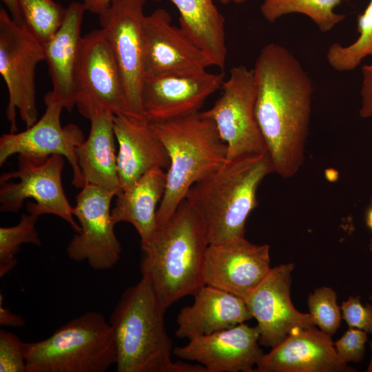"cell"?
I'll return each mask as SVG.
<instances>
[{
	"mask_svg": "<svg viewBox=\"0 0 372 372\" xmlns=\"http://www.w3.org/2000/svg\"><path fill=\"white\" fill-rule=\"evenodd\" d=\"M253 70L256 117L274 172L291 178L304 160L311 79L287 48L273 42L262 48Z\"/></svg>",
	"mask_w": 372,
	"mask_h": 372,
	"instance_id": "1",
	"label": "cell"
},
{
	"mask_svg": "<svg viewBox=\"0 0 372 372\" xmlns=\"http://www.w3.org/2000/svg\"><path fill=\"white\" fill-rule=\"evenodd\" d=\"M209 245L202 218L185 199L148 239L141 241L142 277L165 310L205 285L203 265Z\"/></svg>",
	"mask_w": 372,
	"mask_h": 372,
	"instance_id": "2",
	"label": "cell"
},
{
	"mask_svg": "<svg viewBox=\"0 0 372 372\" xmlns=\"http://www.w3.org/2000/svg\"><path fill=\"white\" fill-rule=\"evenodd\" d=\"M165 311L143 277L122 293L109 321L116 345L117 372H207L200 364L172 361Z\"/></svg>",
	"mask_w": 372,
	"mask_h": 372,
	"instance_id": "3",
	"label": "cell"
},
{
	"mask_svg": "<svg viewBox=\"0 0 372 372\" xmlns=\"http://www.w3.org/2000/svg\"><path fill=\"white\" fill-rule=\"evenodd\" d=\"M272 172L268 153L245 155L227 160L190 187L185 199L202 218L209 244L245 237L246 220L258 205L257 189Z\"/></svg>",
	"mask_w": 372,
	"mask_h": 372,
	"instance_id": "4",
	"label": "cell"
},
{
	"mask_svg": "<svg viewBox=\"0 0 372 372\" xmlns=\"http://www.w3.org/2000/svg\"><path fill=\"white\" fill-rule=\"evenodd\" d=\"M150 123L169 158L165 190L156 212L158 225L171 216L194 183L227 161V149L214 121L200 111Z\"/></svg>",
	"mask_w": 372,
	"mask_h": 372,
	"instance_id": "5",
	"label": "cell"
},
{
	"mask_svg": "<svg viewBox=\"0 0 372 372\" xmlns=\"http://www.w3.org/2000/svg\"><path fill=\"white\" fill-rule=\"evenodd\" d=\"M116 358L113 330L96 311L70 320L44 340L25 342L26 372H105Z\"/></svg>",
	"mask_w": 372,
	"mask_h": 372,
	"instance_id": "6",
	"label": "cell"
},
{
	"mask_svg": "<svg viewBox=\"0 0 372 372\" xmlns=\"http://www.w3.org/2000/svg\"><path fill=\"white\" fill-rule=\"evenodd\" d=\"M43 61H45L44 45L25 25L17 23L1 8L0 73L8 93L6 115L11 133L17 131V111L26 127L37 121L35 72Z\"/></svg>",
	"mask_w": 372,
	"mask_h": 372,
	"instance_id": "7",
	"label": "cell"
},
{
	"mask_svg": "<svg viewBox=\"0 0 372 372\" xmlns=\"http://www.w3.org/2000/svg\"><path fill=\"white\" fill-rule=\"evenodd\" d=\"M74 99L79 112L95 116L130 115L121 73L102 28L82 36L74 71Z\"/></svg>",
	"mask_w": 372,
	"mask_h": 372,
	"instance_id": "8",
	"label": "cell"
},
{
	"mask_svg": "<svg viewBox=\"0 0 372 372\" xmlns=\"http://www.w3.org/2000/svg\"><path fill=\"white\" fill-rule=\"evenodd\" d=\"M64 157L54 154L45 161L36 163L18 156V167L0 176V210L17 213L27 198L28 213L39 216L52 214L66 221L76 233L80 225L74 218V207L65 194L61 180Z\"/></svg>",
	"mask_w": 372,
	"mask_h": 372,
	"instance_id": "9",
	"label": "cell"
},
{
	"mask_svg": "<svg viewBox=\"0 0 372 372\" xmlns=\"http://www.w3.org/2000/svg\"><path fill=\"white\" fill-rule=\"evenodd\" d=\"M221 87V96L203 112L214 121L225 143L227 160L268 153L255 114L254 70L242 65L233 67Z\"/></svg>",
	"mask_w": 372,
	"mask_h": 372,
	"instance_id": "10",
	"label": "cell"
},
{
	"mask_svg": "<svg viewBox=\"0 0 372 372\" xmlns=\"http://www.w3.org/2000/svg\"><path fill=\"white\" fill-rule=\"evenodd\" d=\"M147 0H112L99 15L116 61L129 114L144 118L141 91L145 80L144 6Z\"/></svg>",
	"mask_w": 372,
	"mask_h": 372,
	"instance_id": "11",
	"label": "cell"
},
{
	"mask_svg": "<svg viewBox=\"0 0 372 372\" xmlns=\"http://www.w3.org/2000/svg\"><path fill=\"white\" fill-rule=\"evenodd\" d=\"M117 192L85 184L76 196L74 216L81 231L69 242L66 254L70 259L86 261L94 270H107L119 260L121 245L115 232L111 202Z\"/></svg>",
	"mask_w": 372,
	"mask_h": 372,
	"instance_id": "12",
	"label": "cell"
},
{
	"mask_svg": "<svg viewBox=\"0 0 372 372\" xmlns=\"http://www.w3.org/2000/svg\"><path fill=\"white\" fill-rule=\"evenodd\" d=\"M44 101L45 111L34 124L23 132L1 136L0 165L14 154L36 163L43 162L54 154L61 155L72 167V184L82 188L85 180L76 149L85 140L83 133L76 125H61V114L64 109L62 104L48 99Z\"/></svg>",
	"mask_w": 372,
	"mask_h": 372,
	"instance_id": "13",
	"label": "cell"
},
{
	"mask_svg": "<svg viewBox=\"0 0 372 372\" xmlns=\"http://www.w3.org/2000/svg\"><path fill=\"white\" fill-rule=\"evenodd\" d=\"M224 77L222 72L205 70L145 78L143 116L149 123H158L198 112L205 100L222 87Z\"/></svg>",
	"mask_w": 372,
	"mask_h": 372,
	"instance_id": "14",
	"label": "cell"
},
{
	"mask_svg": "<svg viewBox=\"0 0 372 372\" xmlns=\"http://www.w3.org/2000/svg\"><path fill=\"white\" fill-rule=\"evenodd\" d=\"M294 265L282 264L270 271L245 298L257 322L259 343L273 348L296 327L315 326L311 315L298 311L290 298L291 272Z\"/></svg>",
	"mask_w": 372,
	"mask_h": 372,
	"instance_id": "15",
	"label": "cell"
},
{
	"mask_svg": "<svg viewBox=\"0 0 372 372\" xmlns=\"http://www.w3.org/2000/svg\"><path fill=\"white\" fill-rule=\"evenodd\" d=\"M270 269L269 245L253 244L244 237L209 245L203 265V280L205 285L244 299Z\"/></svg>",
	"mask_w": 372,
	"mask_h": 372,
	"instance_id": "16",
	"label": "cell"
},
{
	"mask_svg": "<svg viewBox=\"0 0 372 372\" xmlns=\"http://www.w3.org/2000/svg\"><path fill=\"white\" fill-rule=\"evenodd\" d=\"M145 78L170 73L207 70L212 63L180 27L172 23L164 8L145 15L143 22Z\"/></svg>",
	"mask_w": 372,
	"mask_h": 372,
	"instance_id": "17",
	"label": "cell"
},
{
	"mask_svg": "<svg viewBox=\"0 0 372 372\" xmlns=\"http://www.w3.org/2000/svg\"><path fill=\"white\" fill-rule=\"evenodd\" d=\"M256 327L241 323L234 327L189 340L174 349V354L195 361L207 372H254L264 353Z\"/></svg>",
	"mask_w": 372,
	"mask_h": 372,
	"instance_id": "18",
	"label": "cell"
},
{
	"mask_svg": "<svg viewBox=\"0 0 372 372\" xmlns=\"http://www.w3.org/2000/svg\"><path fill=\"white\" fill-rule=\"evenodd\" d=\"M331 335L315 326L296 327L256 364L254 372H351L339 358Z\"/></svg>",
	"mask_w": 372,
	"mask_h": 372,
	"instance_id": "19",
	"label": "cell"
},
{
	"mask_svg": "<svg viewBox=\"0 0 372 372\" xmlns=\"http://www.w3.org/2000/svg\"><path fill=\"white\" fill-rule=\"evenodd\" d=\"M113 127L118 144L117 171L122 190L130 187L150 170L168 168L167 152L147 120L116 115L113 118Z\"/></svg>",
	"mask_w": 372,
	"mask_h": 372,
	"instance_id": "20",
	"label": "cell"
},
{
	"mask_svg": "<svg viewBox=\"0 0 372 372\" xmlns=\"http://www.w3.org/2000/svg\"><path fill=\"white\" fill-rule=\"evenodd\" d=\"M193 296V304L178 314L177 338L209 335L253 318L242 298L220 289L205 285Z\"/></svg>",
	"mask_w": 372,
	"mask_h": 372,
	"instance_id": "21",
	"label": "cell"
},
{
	"mask_svg": "<svg viewBox=\"0 0 372 372\" xmlns=\"http://www.w3.org/2000/svg\"><path fill=\"white\" fill-rule=\"evenodd\" d=\"M85 11L83 3H71L61 26L44 45L52 83V90L47 93L44 99L60 103L68 112H71L75 106L74 71Z\"/></svg>",
	"mask_w": 372,
	"mask_h": 372,
	"instance_id": "22",
	"label": "cell"
},
{
	"mask_svg": "<svg viewBox=\"0 0 372 372\" xmlns=\"http://www.w3.org/2000/svg\"><path fill=\"white\" fill-rule=\"evenodd\" d=\"M114 116L92 118L88 136L76 149L85 184L117 192L121 189L117 171V154L113 127Z\"/></svg>",
	"mask_w": 372,
	"mask_h": 372,
	"instance_id": "23",
	"label": "cell"
},
{
	"mask_svg": "<svg viewBox=\"0 0 372 372\" xmlns=\"http://www.w3.org/2000/svg\"><path fill=\"white\" fill-rule=\"evenodd\" d=\"M165 186L166 172L154 169L145 173L130 187L121 189L111 210L114 223H129L138 232L141 241L148 239L157 227V205Z\"/></svg>",
	"mask_w": 372,
	"mask_h": 372,
	"instance_id": "24",
	"label": "cell"
},
{
	"mask_svg": "<svg viewBox=\"0 0 372 372\" xmlns=\"http://www.w3.org/2000/svg\"><path fill=\"white\" fill-rule=\"evenodd\" d=\"M179 12L180 28L222 69L227 59L225 18L214 0H170Z\"/></svg>",
	"mask_w": 372,
	"mask_h": 372,
	"instance_id": "25",
	"label": "cell"
},
{
	"mask_svg": "<svg viewBox=\"0 0 372 372\" xmlns=\"http://www.w3.org/2000/svg\"><path fill=\"white\" fill-rule=\"evenodd\" d=\"M342 0H264L260 6L262 17L274 23L289 14L299 13L310 18L322 32L331 30L344 20L346 15L334 9Z\"/></svg>",
	"mask_w": 372,
	"mask_h": 372,
	"instance_id": "26",
	"label": "cell"
},
{
	"mask_svg": "<svg viewBox=\"0 0 372 372\" xmlns=\"http://www.w3.org/2000/svg\"><path fill=\"white\" fill-rule=\"evenodd\" d=\"M359 37L353 43L343 46L331 44L327 53L329 65L338 72L351 71L357 68L366 57L372 56V0L357 18Z\"/></svg>",
	"mask_w": 372,
	"mask_h": 372,
	"instance_id": "27",
	"label": "cell"
},
{
	"mask_svg": "<svg viewBox=\"0 0 372 372\" xmlns=\"http://www.w3.org/2000/svg\"><path fill=\"white\" fill-rule=\"evenodd\" d=\"M24 25L43 45L61 26L67 8L53 0H18Z\"/></svg>",
	"mask_w": 372,
	"mask_h": 372,
	"instance_id": "28",
	"label": "cell"
},
{
	"mask_svg": "<svg viewBox=\"0 0 372 372\" xmlns=\"http://www.w3.org/2000/svg\"><path fill=\"white\" fill-rule=\"evenodd\" d=\"M39 216L28 213L21 216L19 222L11 227H0V278L17 265V254L23 244L42 245L36 224Z\"/></svg>",
	"mask_w": 372,
	"mask_h": 372,
	"instance_id": "29",
	"label": "cell"
},
{
	"mask_svg": "<svg viewBox=\"0 0 372 372\" xmlns=\"http://www.w3.org/2000/svg\"><path fill=\"white\" fill-rule=\"evenodd\" d=\"M307 304L314 325L324 333L333 335L342 318L335 291L328 287L317 288L309 294Z\"/></svg>",
	"mask_w": 372,
	"mask_h": 372,
	"instance_id": "30",
	"label": "cell"
},
{
	"mask_svg": "<svg viewBox=\"0 0 372 372\" xmlns=\"http://www.w3.org/2000/svg\"><path fill=\"white\" fill-rule=\"evenodd\" d=\"M0 372H26L25 342L5 329L0 330Z\"/></svg>",
	"mask_w": 372,
	"mask_h": 372,
	"instance_id": "31",
	"label": "cell"
},
{
	"mask_svg": "<svg viewBox=\"0 0 372 372\" xmlns=\"http://www.w3.org/2000/svg\"><path fill=\"white\" fill-rule=\"evenodd\" d=\"M366 332L355 328H349L344 335L334 342L335 351L342 362H360L364 354L367 341Z\"/></svg>",
	"mask_w": 372,
	"mask_h": 372,
	"instance_id": "32",
	"label": "cell"
},
{
	"mask_svg": "<svg viewBox=\"0 0 372 372\" xmlns=\"http://www.w3.org/2000/svg\"><path fill=\"white\" fill-rule=\"evenodd\" d=\"M340 309L342 318L349 328L372 333V305L369 303L363 305L360 296H350L342 302Z\"/></svg>",
	"mask_w": 372,
	"mask_h": 372,
	"instance_id": "33",
	"label": "cell"
},
{
	"mask_svg": "<svg viewBox=\"0 0 372 372\" xmlns=\"http://www.w3.org/2000/svg\"><path fill=\"white\" fill-rule=\"evenodd\" d=\"M362 84L360 115L363 118L372 117V64L362 68Z\"/></svg>",
	"mask_w": 372,
	"mask_h": 372,
	"instance_id": "34",
	"label": "cell"
},
{
	"mask_svg": "<svg viewBox=\"0 0 372 372\" xmlns=\"http://www.w3.org/2000/svg\"><path fill=\"white\" fill-rule=\"evenodd\" d=\"M3 296H0V324L1 326L21 327L25 324V320L19 315L10 311L3 305Z\"/></svg>",
	"mask_w": 372,
	"mask_h": 372,
	"instance_id": "35",
	"label": "cell"
},
{
	"mask_svg": "<svg viewBox=\"0 0 372 372\" xmlns=\"http://www.w3.org/2000/svg\"><path fill=\"white\" fill-rule=\"evenodd\" d=\"M9 11L12 19L19 25H24L18 0H1Z\"/></svg>",
	"mask_w": 372,
	"mask_h": 372,
	"instance_id": "36",
	"label": "cell"
},
{
	"mask_svg": "<svg viewBox=\"0 0 372 372\" xmlns=\"http://www.w3.org/2000/svg\"><path fill=\"white\" fill-rule=\"evenodd\" d=\"M112 0H83V6L86 10L99 14L107 8Z\"/></svg>",
	"mask_w": 372,
	"mask_h": 372,
	"instance_id": "37",
	"label": "cell"
},
{
	"mask_svg": "<svg viewBox=\"0 0 372 372\" xmlns=\"http://www.w3.org/2000/svg\"><path fill=\"white\" fill-rule=\"evenodd\" d=\"M370 249L372 251V239H371V243H370ZM369 300H371V302L372 303V293L369 296ZM370 345H371V360H370V362H369V366H368V369H367L368 372H372V341L370 342Z\"/></svg>",
	"mask_w": 372,
	"mask_h": 372,
	"instance_id": "38",
	"label": "cell"
},
{
	"mask_svg": "<svg viewBox=\"0 0 372 372\" xmlns=\"http://www.w3.org/2000/svg\"><path fill=\"white\" fill-rule=\"evenodd\" d=\"M218 1H219L221 3H223V4H227L229 3H234L239 4V3H245L248 0H218Z\"/></svg>",
	"mask_w": 372,
	"mask_h": 372,
	"instance_id": "39",
	"label": "cell"
},
{
	"mask_svg": "<svg viewBox=\"0 0 372 372\" xmlns=\"http://www.w3.org/2000/svg\"><path fill=\"white\" fill-rule=\"evenodd\" d=\"M371 203H372V197H371Z\"/></svg>",
	"mask_w": 372,
	"mask_h": 372,
	"instance_id": "40",
	"label": "cell"
}]
</instances>
